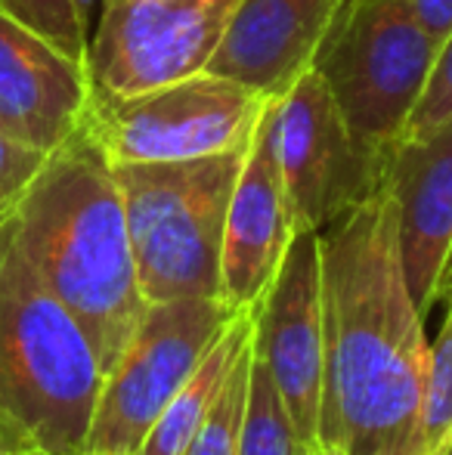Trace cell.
I'll return each instance as SVG.
<instances>
[{
  "label": "cell",
  "mask_w": 452,
  "mask_h": 455,
  "mask_svg": "<svg viewBox=\"0 0 452 455\" xmlns=\"http://www.w3.org/2000/svg\"><path fill=\"white\" fill-rule=\"evenodd\" d=\"M320 437L347 455H418L431 341L406 285L387 180L320 233Z\"/></svg>",
  "instance_id": "cell-1"
},
{
  "label": "cell",
  "mask_w": 452,
  "mask_h": 455,
  "mask_svg": "<svg viewBox=\"0 0 452 455\" xmlns=\"http://www.w3.org/2000/svg\"><path fill=\"white\" fill-rule=\"evenodd\" d=\"M4 214L37 279L87 331L106 375L131 341L146 300L118 177L84 124L44 156Z\"/></svg>",
  "instance_id": "cell-2"
},
{
  "label": "cell",
  "mask_w": 452,
  "mask_h": 455,
  "mask_svg": "<svg viewBox=\"0 0 452 455\" xmlns=\"http://www.w3.org/2000/svg\"><path fill=\"white\" fill-rule=\"evenodd\" d=\"M6 208V204H4ZM0 208V419L31 450L84 455L103 365L68 307L37 279Z\"/></svg>",
  "instance_id": "cell-3"
},
{
  "label": "cell",
  "mask_w": 452,
  "mask_h": 455,
  "mask_svg": "<svg viewBox=\"0 0 452 455\" xmlns=\"http://www.w3.org/2000/svg\"><path fill=\"white\" fill-rule=\"evenodd\" d=\"M245 149L189 162L112 164L146 304L220 298L226 204Z\"/></svg>",
  "instance_id": "cell-4"
},
{
  "label": "cell",
  "mask_w": 452,
  "mask_h": 455,
  "mask_svg": "<svg viewBox=\"0 0 452 455\" xmlns=\"http://www.w3.org/2000/svg\"><path fill=\"white\" fill-rule=\"evenodd\" d=\"M440 41L400 0H347L316 56L360 149L391 162L428 87Z\"/></svg>",
  "instance_id": "cell-5"
},
{
  "label": "cell",
  "mask_w": 452,
  "mask_h": 455,
  "mask_svg": "<svg viewBox=\"0 0 452 455\" xmlns=\"http://www.w3.org/2000/svg\"><path fill=\"white\" fill-rule=\"evenodd\" d=\"M270 100L199 72L133 96L93 93L84 131L112 164L189 162L245 149Z\"/></svg>",
  "instance_id": "cell-6"
},
{
  "label": "cell",
  "mask_w": 452,
  "mask_h": 455,
  "mask_svg": "<svg viewBox=\"0 0 452 455\" xmlns=\"http://www.w3.org/2000/svg\"><path fill=\"white\" fill-rule=\"evenodd\" d=\"M233 316L235 310L220 298L146 304L131 341L103 375L84 452L137 455L170 396Z\"/></svg>",
  "instance_id": "cell-7"
},
{
  "label": "cell",
  "mask_w": 452,
  "mask_h": 455,
  "mask_svg": "<svg viewBox=\"0 0 452 455\" xmlns=\"http://www.w3.org/2000/svg\"><path fill=\"white\" fill-rule=\"evenodd\" d=\"M273 149L295 229L322 233L387 180V168L360 149L316 68L276 96Z\"/></svg>",
  "instance_id": "cell-8"
},
{
  "label": "cell",
  "mask_w": 452,
  "mask_h": 455,
  "mask_svg": "<svg viewBox=\"0 0 452 455\" xmlns=\"http://www.w3.org/2000/svg\"><path fill=\"white\" fill-rule=\"evenodd\" d=\"M239 0H103L87 50L99 96H133L205 72Z\"/></svg>",
  "instance_id": "cell-9"
},
{
  "label": "cell",
  "mask_w": 452,
  "mask_h": 455,
  "mask_svg": "<svg viewBox=\"0 0 452 455\" xmlns=\"http://www.w3.org/2000/svg\"><path fill=\"white\" fill-rule=\"evenodd\" d=\"M322 350L320 233L297 229L254 307V354L289 412L297 443L320 437Z\"/></svg>",
  "instance_id": "cell-10"
},
{
  "label": "cell",
  "mask_w": 452,
  "mask_h": 455,
  "mask_svg": "<svg viewBox=\"0 0 452 455\" xmlns=\"http://www.w3.org/2000/svg\"><path fill=\"white\" fill-rule=\"evenodd\" d=\"M273 108L276 96L266 102L248 140L226 204L220 245V300H226L235 313L258 307L297 233L273 149Z\"/></svg>",
  "instance_id": "cell-11"
},
{
  "label": "cell",
  "mask_w": 452,
  "mask_h": 455,
  "mask_svg": "<svg viewBox=\"0 0 452 455\" xmlns=\"http://www.w3.org/2000/svg\"><path fill=\"white\" fill-rule=\"evenodd\" d=\"M347 0H239L205 72L279 96L316 66Z\"/></svg>",
  "instance_id": "cell-12"
},
{
  "label": "cell",
  "mask_w": 452,
  "mask_h": 455,
  "mask_svg": "<svg viewBox=\"0 0 452 455\" xmlns=\"http://www.w3.org/2000/svg\"><path fill=\"white\" fill-rule=\"evenodd\" d=\"M81 62L0 12V131L35 152H53L81 131L91 108Z\"/></svg>",
  "instance_id": "cell-13"
},
{
  "label": "cell",
  "mask_w": 452,
  "mask_h": 455,
  "mask_svg": "<svg viewBox=\"0 0 452 455\" xmlns=\"http://www.w3.org/2000/svg\"><path fill=\"white\" fill-rule=\"evenodd\" d=\"M387 186L400 214L406 285L428 316L437 307V282L452 248V118L393 149Z\"/></svg>",
  "instance_id": "cell-14"
},
{
  "label": "cell",
  "mask_w": 452,
  "mask_h": 455,
  "mask_svg": "<svg viewBox=\"0 0 452 455\" xmlns=\"http://www.w3.org/2000/svg\"><path fill=\"white\" fill-rule=\"evenodd\" d=\"M254 335V310H242L229 319V325L218 335V341L205 350V356L193 369V375L180 384L158 421L149 427L137 455H186L189 440L195 437L202 419L211 403L218 400L235 356Z\"/></svg>",
  "instance_id": "cell-15"
},
{
  "label": "cell",
  "mask_w": 452,
  "mask_h": 455,
  "mask_svg": "<svg viewBox=\"0 0 452 455\" xmlns=\"http://www.w3.org/2000/svg\"><path fill=\"white\" fill-rule=\"evenodd\" d=\"M251 365H254V335L248 338L242 354L235 356L218 400L211 403V409L202 419L195 437L189 440L186 455H239L245 409H248V384H251Z\"/></svg>",
  "instance_id": "cell-16"
},
{
  "label": "cell",
  "mask_w": 452,
  "mask_h": 455,
  "mask_svg": "<svg viewBox=\"0 0 452 455\" xmlns=\"http://www.w3.org/2000/svg\"><path fill=\"white\" fill-rule=\"evenodd\" d=\"M0 12L87 68L91 16L81 10L78 0H0Z\"/></svg>",
  "instance_id": "cell-17"
},
{
  "label": "cell",
  "mask_w": 452,
  "mask_h": 455,
  "mask_svg": "<svg viewBox=\"0 0 452 455\" xmlns=\"http://www.w3.org/2000/svg\"><path fill=\"white\" fill-rule=\"evenodd\" d=\"M428 354V378L418 421V455H443L452 440V298Z\"/></svg>",
  "instance_id": "cell-18"
},
{
  "label": "cell",
  "mask_w": 452,
  "mask_h": 455,
  "mask_svg": "<svg viewBox=\"0 0 452 455\" xmlns=\"http://www.w3.org/2000/svg\"><path fill=\"white\" fill-rule=\"evenodd\" d=\"M239 455H297V437L270 375L254 354Z\"/></svg>",
  "instance_id": "cell-19"
},
{
  "label": "cell",
  "mask_w": 452,
  "mask_h": 455,
  "mask_svg": "<svg viewBox=\"0 0 452 455\" xmlns=\"http://www.w3.org/2000/svg\"><path fill=\"white\" fill-rule=\"evenodd\" d=\"M452 118V31L440 41V53L431 68L428 87H424L422 100H418L416 112H412L409 124H406L403 140H416L440 127L443 121ZM400 140V143H403Z\"/></svg>",
  "instance_id": "cell-20"
},
{
  "label": "cell",
  "mask_w": 452,
  "mask_h": 455,
  "mask_svg": "<svg viewBox=\"0 0 452 455\" xmlns=\"http://www.w3.org/2000/svg\"><path fill=\"white\" fill-rule=\"evenodd\" d=\"M41 162L44 152L28 149L0 131V208L12 202V196L31 180Z\"/></svg>",
  "instance_id": "cell-21"
},
{
  "label": "cell",
  "mask_w": 452,
  "mask_h": 455,
  "mask_svg": "<svg viewBox=\"0 0 452 455\" xmlns=\"http://www.w3.org/2000/svg\"><path fill=\"white\" fill-rule=\"evenodd\" d=\"M437 41L452 31V0H400Z\"/></svg>",
  "instance_id": "cell-22"
},
{
  "label": "cell",
  "mask_w": 452,
  "mask_h": 455,
  "mask_svg": "<svg viewBox=\"0 0 452 455\" xmlns=\"http://www.w3.org/2000/svg\"><path fill=\"white\" fill-rule=\"evenodd\" d=\"M297 455H347V450L341 443H335V440L313 437L307 443H297Z\"/></svg>",
  "instance_id": "cell-23"
},
{
  "label": "cell",
  "mask_w": 452,
  "mask_h": 455,
  "mask_svg": "<svg viewBox=\"0 0 452 455\" xmlns=\"http://www.w3.org/2000/svg\"><path fill=\"white\" fill-rule=\"evenodd\" d=\"M22 450H31V446H25L22 440L16 437V431H12L4 419H0V455H16Z\"/></svg>",
  "instance_id": "cell-24"
},
{
  "label": "cell",
  "mask_w": 452,
  "mask_h": 455,
  "mask_svg": "<svg viewBox=\"0 0 452 455\" xmlns=\"http://www.w3.org/2000/svg\"><path fill=\"white\" fill-rule=\"evenodd\" d=\"M449 298H452V248H449L447 267H443V273H440V282H437V304Z\"/></svg>",
  "instance_id": "cell-25"
},
{
  "label": "cell",
  "mask_w": 452,
  "mask_h": 455,
  "mask_svg": "<svg viewBox=\"0 0 452 455\" xmlns=\"http://www.w3.org/2000/svg\"><path fill=\"white\" fill-rule=\"evenodd\" d=\"M97 4H103V0H78V6L87 12V16H91V10H93V6H97Z\"/></svg>",
  "instance_id": "cell-26"
},
{
  "label": "cell",
  "mask_w": 452,
  "mask_h": 455,
  "mask_svg": "<svg viewBox=\"0 0 452 455\" xmlns=\"http://www.w3.org/2000/svg\"><path fill=\"white\" fill-rule=\"evenodd\" d=\"M16 455H50V452H44V450H22V452H16Z\"/></svg>",
  "instance_id": "cell-27"
},
{
  "label": "cell",
  "mask_w": 452,
  "mask_h": 455,
  "mask_svg": "<svg viewBox=\"0 0 452 455\" xmlns=\"http://www.w3.org/2000/svg\"><path fill=\"white\" fill-rule=\"evenodd\" d=\"M443 455H452V440H449V446H447V450H443Z\"/></svg>",
  "instance_id": "cell-28"
},
{
  "label": "cell",
  "mask_w": 452,
  "mask_h": 455,
  "mask_svg": "<svg viewBox=\"0 0 452 455\" xmlns=\"http://www.w3.org/2000/svg\"><path fill=\"white\" fill-rule=\"evenodd\" d=\"M84 455H115V452H84Z\"/></svg>",
  "instance_id": "cell-29"
}]
</instances>
